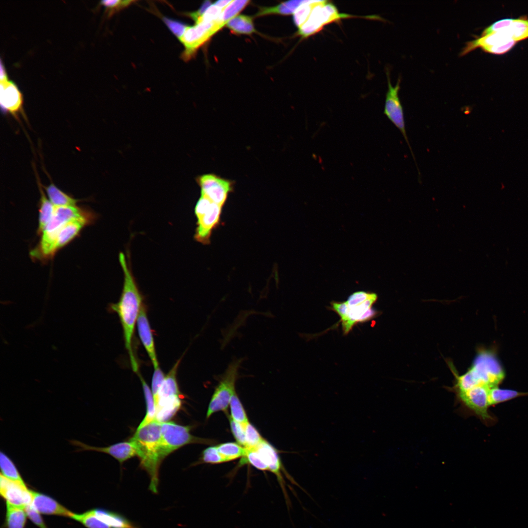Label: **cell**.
<instances>
[{
    "instance_id": "23",
    "label": "cell",
    "mask_w": 528,
    "mask_h": 528,
    "mask_svg": "<svg viewBox=\"0 0 528 528\" xmlns=\"http://www.w3.org/2000/svg\"><path fill=\"white\" fill-rule=\"evenodd\" d=\"M93 510L97 517L111 528H140L117 513L102 508Z\"/></svg>"
},
{
    "instance_id": "12",
    "label": "cell",
    "mask_w": 528,
    "mask_h": 528,
    "mask_svg": "<svg viewBox=\"0 0 528 528\" xmlns=\"http://www.w3.org/2000/svg\"><path fill=\"white\" fill-rule=\"evenodd\" d=\"M0 493L6 503L25 508L32 504V490L28 489L24 483L15 482L0 474Z\"/></svg>"
},
{
    "instance_id": "40",
    "label": "cell",
    "mask_w": 528,
    "mask_h": 528,
    "mask_svg": "<svg viewBox=\"0 0 528 528\" xmlns=\"http://www.w3.org/2000/svg\"><path fill=\"white\" fill-rule=\"evenodd\" d=\"M200 462L203 463L218 464L225 462L219 452L216 446H209L201 454Z\"/></svg>"
},
{
    "instance_id": "2",
    "label": "cell",
    "mask_w": 528,
    "mask_h": 528,
    "mask_svg": "<svg viewBox=\"0 0 528 528\" xmlns=\"http://www.w3.org/2000/svg\"><path fill=\"white\" fill-rule=\"evenodd\" d=\"M161 440V423L155 419L137 428L130 440L140 459L141 466L150 476L149 489L154 494L158 492L159 468L164 459Z\"/></svg>"
},
{
    "instance_id": "29",
    "label": "cell",
    "mask_w": 528,
    "mask_h": 528,
    "mask_svg": "<svg viewBox=\"0 0 528 528\" xmlns=\"http://www.w3.org/2000/svg\"><path fill=\"white\" fill-rule=\"evenodd\" d=\"M226 26L238 34H251L255 31L252 19L246 15H237L230 20Z\"/></svg>"
},
{
    "instance_id": "34",
    "label": "cell",
    "mask_w": 528,
    "mask_h": 528,
    "mask_svg": "<svg viewBox=\"0 0 528 528\" xmlns=\"http://www.w3.org/2000/svg\"><path fill=\"white\" fill-rule=\"evenodd\" d=\"M71 518L82 523L87 528H111L97 517L93 509L82 514L73 513Z\"/></svg>"
},
{
    "instance_id": "47",
    "label": "cell",
    "mask_w": 528,
    "mask_h": 528,
    "mask_svg": "<svg viewBox=\"0 0 528 528\" xmlns=\"http://www.w3.org/2000/svg\"><path fill=\"white\" fill-rule=\"evenodd\" d=\"M331 308L339 315L340 317V321L345 319L348 310L347 302H332L331 303Z\"/></svg>"
},
{
    "instance_id": "36",
    "label": "cell",
    "mask_w": 528,
    "mask_h": 528,
    "mask_svg": "<svg viewBox=\"0 0 528 528\" xmlns=\"http://www.w3.org/2000/svg\"><path fill=\"white\" fill-rule=\"evenodd\" d=\"M512 39L515 42L528 38V20H514L508 27Z\"/></svg>"
},
{
    "instance_id": "26",
    "label": "cell",
    "mask_w": 528,
    "mask_h": 528,
    "mask_svg": "<svg viewBox=\"0 0 528 528\" xmlns=\"http://www.w3.org/2000/svg\"><path fill=\"white\" fill-rule=\"evenodd\" d=\"M304 0H288L278 5L270 7H261L256 16H262L269 14L291 15L304 2Z\"/></svg>"
},
{
    "instance_id": "35",
    "label": "cell",
    "mask_w": 528,
    "mask_h": 528,
    "mask_svg": "<svg viewBox=\"0 0 528 528\" xmlns=\"http://www.w3.org/2000/svg\"><path fill=\"white\" fill-rule=\"evenodd\" d=\"M250 2L249 0H232L222 11L219 20L225 25L240 12Z\"/></svg>"
},
{
    "instance_id": "10",
    "label": "cell",
    "mask_w": 528,
    "mask_h": 528,
    "mask_svg": "<svg viewBox=\"0 0 528 528\" xmlns=\"http://www.w3.org/2000/svg\"><path fill=\"white\" fill-rule=\"evenodd\" d=\"M389 74L388 70H387L388 90L385 96L384 113L402 133L416 164L414 155L408 139L405 126L403 110L398 96L400 79H398L396 85L393 86L391 83Z\"/></svg>"
},
{
    "instance_id": "6",
    "label": "cell",
    "mask_w": 528,
    "mask_h": 528,
    "mask_svg": "<svg viewBox=\"0 0 528 528\" xmlns=\"http://www.w3.org/2000/svg\"><path fill=\"white\" fill-rule=\"evenodd\" d=\"M191 427L173 422L161 423L162 454L163 459L180 447L190 443L210 444L214 442L210 439L200 438L190 433Z\"/></svg>"
},
{
    "instance_id": "15",
    "label": "cell",
    "mask_w": 528,
    "mask_h": 528,
    "mask_svg": "<svg viewBox=\"0 0 528 528\" xmlns=\"http://www.w3.org/2000/svg\"><path fill=\"white\" fill-rule=\"evenodd\" d=\"M136 326L140 341L154 369L159 367L155 349L152 330L147 317L145 306L143 304L138 316Z\"/></svg>"
},
{
    "instance_id": "25",
    "label": "cell",
    "mask_w": 528,
    "mask_h": 528,
    "mask_svg": "<svg viewBox=\"0 0 528 528\" xmlns=\"http://www.w3.org/2000/svg\"><path fill=\"white\" fill-rule=\"evenodd\" d=\"M43 187L54 206H73L79 201L60 190L53 183L47 186L43 185Z\"/></svg>"
},
{
    "instance_id": "32",
    "label": "cell",
    "mask_w": 528,
    "mask_h": 528,
    "mask_svg": "<svg viewBox=\"0 0 528 528\" xmlns=\"http://www.w3.org/2000/svg\"><path fill=\"white\" fill-rule=\"evenodd\" d=\"M1 474L7 479L20 483H24L16 465L4 453H0Z\"/></svg>"
},
{
    "instance_id": "11",
    "label": "cell",
    "mask_w": 528,
    "mask_h": 528,
    "mask_svg": "<svg viewBox=\"0 0 528 528\" xmlns=\"http://www.w3.org/2000/svg\"><path fill=\"white\" fill-rule=\"evenodd\" d=\"M0 103L2 109L17 118L23 113V98L16 85L8 79L2 63L0 64Z\"/></svg>"
},
{
    "instance_id": "17",
    "label": "cell",
    "mask_w": 528,
    "mask_h": 528,
    "mask_svg": "<svg viewBox=\"0 0 528 528\" xmlns=\"http://www.w3.org/2000/svg\"><path fill=\"white\" fill-rule=\"evenodd\" d=\"M32 505L39 513L71 518L73 513L48 495L32 490Z\"/></svg>"
},
{
    "instance_id": "46",
    "label": "cell",
    "mask_w": 528,
    "mask_h": 528,
    "mask_svg": "<svg viewBox=\"0 0 528 528\" xmlns=\"http://www.w3.org/2000/svg\"><path fill=\"white\" fill-rule=\"evenodd\" d=\"M515 43V41L511 40L497 45L487 48L484 50L493 54H501L509 50L514 45Z\"/></svg>"
},
{
    "instance_id": "39",
    "label": "cell",
    "mask_w": 528,
    "mask_h": 528,
    "mask_svg": "<svg viewBox=\"0 0 528 528\" xmlns=\"http://www.w3.org/2000/svg\"><path fill=\"white\" fill-rule=\"evenodd\" d=\"M231 432L238 443L245 447V425L239 423L233 419L230 416L227 415Z\"/></svg>"
},
{
    "instance_id": "14",
    "label": "cell",
    "mask_w": 528,
    "mask_h": 528,
    "mask_svg": "<svg viewBox=\"0 0 528 528\" xmlns=\"http://www.w3.org/2000/svg\"><path fill=\"white\" fill-rule=\"evenodd\" d=\"M70 443L78 447L77 451H92L109 454L117 460L120 464L136 455L133 444L130 440L117 443L107 447L90 446L77 440H71Z\"/></svg>"
},
{
    "instance_id": "41",
    "label": "cell",
    "mask_w": 528,
    "mask_h": 528,
    "mask_svg": "<svg viewBox=\"0 0 528 528\" xmlns=\"http://www.w3.org/2000/svg\"><path fill=\"white\" fill-rule=\"evenodd\" d=\"M165 377V374L159 367L154 369L152 381V392L153 395L154 403L156 400L159 390L164 381Z\"/></svg>"
},
{
    "instance_id": "28",
    "label": "cell",
    "mask_w": 528,
    "mask_h": 528,
    "mask_svg": "<svg viewBox=\"0 0 528 528\" xmlns=\"http://www.w3.org/2000/svg\"><path fill=\"white\" fill-rule=\"evenodd\" d=\"M528 396V392L501 389L498 386L490 389L489 393L490 406L501 403L518 397Z\"/></svg>"
},
{
    "instance_id": "9",
    "label": "cell",
    "mask_w": 528,
    "mask_h": 528,
    "mask_svg": "<svg viewBox=\"0 0 528 528\" xmlns=\"http://www.w3.org/2000/svg\"><path fill=\"white\" fill-rule=\"evenodd\" d=\"M197 182L201 189V195L223 207L228 195L234 191L235 181L210 173L198 176Z\"/></svg>"
},
{
    "instance_id": "38",
    "label": "cell",
    "mask_w": 528,
    "mask_h": 528,
    "mask_svg": "<svg viewBox=\"0 0 528 528\" xmlns=\"http://www.w3.org/2000/svg\"><path fill=\"white\" fill-rule=\"evenodd\" d=\"M245 448V453L242 457L244 462L249 463L259 470L262 471L268 470L267 465L264 462L256 448Z\"/></svg>"
},
{
    "instance_id": "16",
    "label": "cell",
    "mask_w": 528,
    "mask_h": 528,
    "mask_svg": "<svg viewBox=\"0 0 528 528\" xmlns=\"http://www.w3.org/2000/svg\"><path fill=\"white\" fill-rule=\"evenodd\" d=\"M255 448H256L264 462L267 465L268 471L272 472L277 477L278 481L282 489L286 504L289 505V501L281 472L282 463L276 449L264 439Z\"/></svg>"
},
{
    "instance_id": "1",
    "label": "cell",
    "mask_w": 528,
    "mask_h": 528,
    "mask_svg": "<svg viewBox=\"0 0 528 528\" xmlns=\"http://www.w3.org/2000/svg\"><path fill=\"white\" fill-rule=\"evenodd\" d=\"M119 261L124 273V283L118 302L110 306L117 313L123 331L125 348L127 350L132 368L139 373L137 361L132 349V339L138 316L143 304L141 294L138 288L126 257L123 252L119 254Z\"/></svg>"
},
{
    "instance_id": "24",
    "label": "cell",
    "mask_w": 528,
    "mask_h": 528,
    "mask_svg": "<svg viewBox=\"0 0 528 528\" xmlns=\"http://www.w3.org/2000/svg\"><path fill=\"white\" fill-rule=\"evenodd\" d=\"M37 181L41 194L38 228V232L41 233L43 232L51 220L54 213L55 206L47 198L43 190V186L38 178H37Z\"/></svg>"
},
{
    "instance_id": "18",
    "label": "cell",
    "mask_w": 528,
    "mask_h": 528,
    "mask_svg": "<svg viewBox=\"0 0 528 528\" xmlns=\"http://www.w3.org/2000/svg\"><path fill=\"white\" fill-rule=\"evenodd\" d=\"M87 215L85 211L75 206H55L53 216L42 233L58 231L70 220Z\"/></svg>"
},
{
    "instance_id": "20",
    "label": "cell",
    "mask_w": 528,
    "mask_h": 528,
    "mask_svg": "<svg viewBox=\"0 0 528 528\" xmlns=\"http://www.w3.org/2000/svg\"><path fill=\"white\" fill-rule=\"evenodd\" d=\"M88 222L87 216L73 219L61 228L56 242V250L67 244Z\"/></svg>"
},
{
    "instance_id": "27",
    "label": "cell",
    "mask_w": 528,
    "mask_h": 528,
    "mask_svg": "<svg viewBox=\"0 0 528 528\" xmlns=\"http://www.w3.org/2000/svg\"><path fill=\"white\" fill-rule=\"evenodd\" d=\"M24 509L6 503L4 524L7 528H24L27 514Z\"/></svg>"
},
{
    "instance_id": "48",
    "label": "cell",
    "mask_w": 528,
    "mask_h": 528,
    "mask_svg": "<svg viewBox=\"0 0 528 528\" xmlns=\"http://www.w3.org/2000/svg\"><path fill=\"white\" fill-rule=\"evenodd\" d=\"M166 23L171 30L179 38L183 34L186 26L184 25L167 20Z\"/></svg>"
},
{
    "instance_id": "45",
    "label": "cell",
    "mask_w": 528,
    "mask_h": 528,
    "mask_svg": "<svg viewBox=\"0 0 528 528\" xmlns=\"http://www.w3.org/2000/svg\"><path fill=\"white\" fill-rule=\"evenodd\" d=\"M132 1L124 0H103L101 4L104 5L109 15L113 13L114 11L124 7L130 4Z\"/></svg>"
},
{
    "instance_id": "37",
    "label": "cell",
    "mask_w": 528,
    "mask_h": 528,
    "mask_svg": "<svg viewBox=\"0 0 528 528\" xmlns=\"http://www.w3.org/2000/svg\"><path fill=\"white\" fill-rule=\"evenodd\" d=\"M245 448H255L264 440L257 429L249 422L245 425Z\"/></svg>"
},
{
    "instance_id": "31",
    "label": "cell",
    "mask_w": 528,
    "mask_h": 528,
    "mask_svg": "<svg viewBox=\"0 0 528 528\" xmlns=\"http://www.w3.org/2000/svg\"><path fill=\"white\" fill-rule=\"evenodd\" d=\"M216 447L225 462L243 457L245 453V447L237 442H227L220 444Z\"/></svg>"
},
{
    "instance_id": "21",
    "label": "cell",
    "mask_w": 528,
    "mask_h": 528,
    "mask_svg": "<svg viewBox=\"0 0 528 528\" xmlns=\"http://www.w3.org/2000/svg\"><path fill=\"white\" fill-rule=\"evenodd\" d=\"M181 405L180 396L159 400L155 404V419L160 423L168 421L179 410Z\"/></svg>"
},
{
    "instance_id": "8",
    "label": "cell",
    "mask_w": 528,
    "mask_h": 528,
    "mask_svg": "<svg viewBox=\"0 0 528 528\" xmlns=\"http://www.w3.org/2000/svg\"><path fill=\"white\" fill-rule=\"evenodd\" d=\"M192 26H186L179 38L185 47L184 56L188 59L194 54L196 50L206 42L213 35L225 25L219 19L215 22H196Z\"/></svg>"
},
{
    "instance_id": "13",
    "label": "cell",
    "mask_w": 528,
    "mask_h": 528,
    "mask_svg": "<svg viewBox=\"0 0 528 528\" xmlns=\"http://www.w3.org/2000/svg\"><path fill=\"white\" fill-rule=\"evenodd\" d=\"M377 299L376 294L373 293L363 303L353 307H348L346 317L340 321L344 334H348L356 323L369 321L375 316L376 312L372 308V306Z\"/></svg>"
},
{
    "instance_id": "33",
    "label": "cell",
    "mask_w": 528,
    "mask_h": 528,
    "mask_svg": "<svg viewBox=\"0 0 528 528\" xmlns=\"http://www.w3.org/2000/svg\"><path fill=\"white\" fill-rule=\"evenodd\" d=\"M231 418L236 421L245 425L249 422L245 409L236 392L232 395L229 403Z\"/></svg>"
},
{
    "instance_id": "49",
    "label": "cell",
    "mask_w": 528,
    "mask_h": 528,
    "mask_svg": "<svg viewBox=\"0 0 528 528\" xmlns=\"http://www.w3.org/2000/svg\"><path fill=\"white\" fill-rule=\"evenodd\" d=\"M232 1V0H218V1H216L214 4H215L216 6L219 7L220 8L223 9Z\"/></svg>"
},
{
    "instance_id": "5",
    "label": "cell",
    "mask_w": 528,
    "mask_h": 528,
    "mask_svg": "<svg viewBox=\"0 0 528 528\" xmlns=\"http://www.w3.org/2000/svg\"><path fill=\"white\" fill-rule=\"evenodd\" d=\"M222 206L201 196L197 201L195 213L197 219L195 239L204 244L210 242L213 230L220 222Z\"/></svg>"
},
{
    "instance_id": "4",
    "label": "cell",
    "mask_w": 528,
    "mask_h": 528,
    "mask_svg": "<svg viewBox=\"0 0 528 528\" xmlns=\"http://www.w3.org/2000/svg\"><path fill=\"white\" fill-rule=\"evenodd\" d=\"M243 358L235 359L228 366L226 370L218 377V384L209 402L206 418L219 411L226 412L231 397L236 391L235 384L239 378V370Z\"/></svg>"
},
{
    "instance_id": "42",
    "label": "cell",
    "mask_w": 528,
    "mask_h": 528,
    "mask_svg": "<svg viewBox=\"0 0 528 528\" xmlns=\"http://www.w3.org/2000/svg\"><path fill=\"white\" fill-rule=\"evenodd\" d=\"M513 20L514 19H506L496 22L485 28L482 36H485L506 29L511 25Z\"/></svg>"
},
{
    "instance_id": "3",
    "label": "cell",
    "mask_w": 528,
    "mask_h": 528,
    "mask_svg": "<svg viewBox=\"0 0 528 528\" xmlns=\"http://www.w3.org/2000/svg\"><path fill=\"white\" fill-rule=\"evenodd\" d=\"M352 18L379 19V16L375 15L361 17L340 13L334 4L327 0H314L307 19L298 28L297 34L302 38H307L318 33L330 23Z\"/></svg>"
},
{
    "instance_id": "43",
    "label": "cell",
    "mask_w": 528,
    "mask_h": 528,
    "mask_svg": "<svg viewBox=\"0 0 528 528\" xmlns=\"http://www.w3.org/2000/svg\"><path fill=\"white\" fill-rule=\"evenodd\" d=\"M373 293L357 291L351 294L346 301L349 307H352L363 303L369 298Z\"/></svg>"
},
{
    "instance_id": "44",
    "label": "cell",
    "mask_w": 528,
    "mask_h": 528,
    "mask_svg": "<svg viewBox=\"0 0 528 528\" xmlns=\"http://www.w3.org/2000/svg\"><path fill=\"white\" fill-rule=\"evenodd\" d=\"M28 517L40 528H47L39 513L34 508L32 504L25 508Z\"/></svg>"
},
{
    "instance_id": "30",
    "label": "cell",
    "mask_w": 528,
    "mask_h": 528,
    "mask_svg": "<svg viewBox=\"0 0 528 528\" xmlns=\"http://www.w3.org/2000/svg\"><path fill=\"white\" fill-rule=\"evenodd\" d=\"M138 375L142 384L146 404V415L138 427L140 428L155 419V406L152 390L140 373Z\"/></svg>"
},
{
    "instance_id": "22",
    "label": "cell",
    "mask_w": 528,
    "mask_h": 528,
    "mask_svg": "<svg viewBox=\"0 0 528 528\" xmlns=\"http://www.w3.org/2000/svg\"><path fill=\"white\" fill-rule=\"evenodd\" d=\"M179 362V360H177L168 374L165 375L164 381L159 390L157 399L155 402V405L159 400L180 395L176 380V373Z\"/></svg>"
},
{
    "instance_id": "19",
    "label": "cell",
    "mask_w": 528,
    "mask_h": 528,
    "mask_svg": "<svg viewBox=\"0 0 528 528\" xmlns=\"http://www.w3.org/2000/svg\"><path fill=\"white\" fill-rule=\"evenodd\" d=\"M512 39L508 27L500 31L493 33L466 43L460 55H464L478 47L483 50L507 42Z\"/></svg>"
},
{
    "instance_id": "7",
    "label": "cell",
    "mask_w": 528,
    "mask_h": 528,
    "mask_svg": "<svg viewBox=\"0 0 528 528\" xmlns=\"http://www.w3.org/2000/svg\"><path fill=\"white\" fill-rule=\"evenodd\" d=\"M468 371L473 387L486 386L492 388L498 386L505 377L504 372L498 361L492 354L486 352L478 355Z\"/></svg>"
}]
</instances>
